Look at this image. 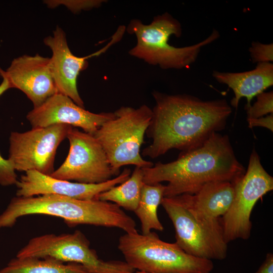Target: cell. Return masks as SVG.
Segmentation results:
<instances>
[{"label":"cell","instance_id":"obj_1","mask_svg":"<svg viewBox=\"0 0 273 273\" xmlns=\"http://www.w3.org/2000/svg\"><path fill=\"white\" fill-rule=\"evenodd\" d=\"M155 105L146 130L152 143L144 156L154 159L175 149H194L222 130L232 110L225 99L203 101L188 95L155 92Z\"/></svg>","mask_w":273,"mask_h":273},{"label":"cell","instance_id":"obj_2","mask_svg":"<svg viewBox=\"0 0 273 273\" xmlns=\"http://www.w3.org/2000/svg\"><path fill=\"white\" fill-rule=\"evenodd\" d=\"M145 184L167 181L164 197L194 194L214 181L235 183L245 172L237 159L227 135L212 134L200 146L181 152L171 162H158L142 168Z\"/></svg>","mask_w":273,"mask_h":273},{"label":"cell","instance_id":"obj_3","mask_svg":"<svg viewBox=\"0 0 273 273\" xmlns=\"http://www.w3.org/2000/svg\"><path fill=\"white\" fill-rule=\"evenodd\" d=\"M33 214L61 218L70 227L87 224L117 228L125 233H133L137 230L134 220L113 203L52 194L13 197L0 214V229L11 228L21 217Z\"/></svg>","mask_w":273,"mask_h":273},{"label":"cell","instance_id":"obj_4","mask_svg":"<svg viewBox=\"0 0 273 273\" xmlns=\"http://www.w3.org/2000/svg\"><path fill=\"white\" fill-rule=\"evenodd\" d=\"M127 30L135 34L137 39L136 46L129 52L130 55L165 69L190 66L195 62L203 47L219 37L218 32L214 30L199 43L182 48L172 46L168 42L169 37L171 35L180 37L182 30L180 23L168 13L157 16L149 25L132 20Z\"/></svg>","mask_w":273,"mask_h":273},{"label":"cell","instance_id":"obj_5","mask_svg":"<svg viewBox=\"0 0 273 273\" xmlns=\"http://www.w3.org/2000/svg\"><path fill=\"white\" fill-rule=\"evenodd\" d=\"M118 248L130 267L145 273H210L214 268L212 260L192 256L152 231L125 233L119 238Z\"/></svg>","mask_w":273,"mask_h":273},{"label":"cell","instance_id":"obj_6","mask_svg":"<svg viewBox=\"0 0 273 273\" xmlns=\"http://www.w3.org/2000/svg\"><path fill=\"white\" fill-rule=\"evenodd\" d=\"M114 114L93 134L104 149L112 169L118 175L123 166H153L154 164L144 159L140 154L152 109L146 105L138 108L121 107Z\"/></svg>","mask_w":273,"mask_h":273},{"label":"cell","instance_id":"obj_7","mask_svg":"<svg viewBox=\"0 0 273 273\" xmlns=\"http://www.w3.org/2000/svg\"><path fill=\"white\" fill-rule=\"evenodd\" d=\"M17 257L51 258L64 263L83 265L90 273H131L134 269L125 261H104L80 231L72 233L47 234L30 239Z\"/></svg>","mask_w":273,"mask_h":273},{"label":"cell","instance_id":"obj_8","mask_svg":"<svg viewBox=\"0 0 273 273\" xmlns=\"http://www.w3.org/2000/svg\"><path fill=\"white\" fill-rule=\"evenodd\" d=\"M273 190V177L262 166L254 149L245 173L234 183V196L220 222L224 241L247 240L251 235V215L257 202Z\"/></svg>","mask_w":273,"mask_h":273},{"label":"cell","instance_id":"obj_9","mask_svg":"<svg viewBox=\"0 0 273 273\" xmlns=\"http://www.w3.org/2000/svg\"><path fill=\"white\" fill-rule=\"evenodd\" d=\"M72 128L67 124H56L12 132L8 159L16 171L35 170L50 175L55 170L57 148Z\"/></svg>","mask_w":273,"mask_h":273},{"label":"cell","instance_id":"obj_10","mask_svg":"<svg viewBox=\"0 0 273 273\" xmlns=\"http://www.w3.org/2000/svg\"><path fill=\"white\" fill-rule=\"evenodd\" d=\"M161 204L174 228L175 243L185 252L211 260L226 258L228 244L222 234L198 221L187 208L182 195L164 197Z\"/></svg>","mask_w":273,"mask_h":273},{"label":"cell","instance_id":"obj_11","mask_svg":"<svg viewBox=\"0 0 273 273\" xmlns=\"http://www.w3.org/2000/svg\"><path fill=\"white\" fill-rule=\"evenodd\" d=\"M67 138L70 145L68 154L51 176L80 183L99 184L118 175L94 135L72 127Z\"/></svg>","mask_w":273,"mask_h":273},{"label":"cell","instance_id":"obj_12","mask_svg":"<svg viewBox=\"0 0 273 273\" xmlns=\"http://www.w3.org/2000/svg\"><path fill=\"white\" fill-rule=\"evenodd\" d=\"M123 32L121 29L118 30L111 40L97 52L84 57H78L69 49L64 31L57 26L53 35L46 37L43 41L52 51L51 68L58 93L68 97L77 105L84 108L77 88V79L80 72L87 67V59L104 53L120 40Z\"/></svg>","mask_w":273,"mask_h":273},{"label":"cell","instance_id":"obj_13","mask_svg":"<svg viewBox=\"0 0 273 273\" xmlns=\"http://www.w3.org/2000/svg\"><path fill=\"white\" fill-rule=\"evenodd\" d=\"M130 170L125 168L117 176L99 184H84L59 179L35 170L25 172L18 179L16 196L28 197L57 195L73 199L90 200L99 194L126 180Z\"/></svg>","mask_w":273,"mask_h":273},{"label":"cell","instance_id":"obj_14","mask_svg":"<svg viewBox=\"0 0 273 273\" xmlns=\"http://www.w3.org/2000/svg\"><path fill=\"white\" fill-rule=\"evenodd\" d=\"M114 112L94 113L77 105L72 99L60 93L48 98L33 108L26 115L32 128L56 124H67L82 128L93 134L102 124L111 119Z\"/></svg>","mask_w":273,"mask_h":273},{"label":"cell","instance_id":"obj_15","mask_svg":"<svg viewBox=\"0 0 273 273\" xmlns=\"http://www.w3.org/2000/svg\"><path fill=\"white\" fill-rule=\"evenodd\" d=\"M0 75L8 80L11 88L23 92L32 103L33 108L58 93L50 58L38 54L24 55L15 58L6 71L0 68Z\"/></svg>","mask_w":273,"mask_h":273},{"label":"cell","instance_id":"obj_16","mask_svg":"<svg viewBox=\"0 0 273 273\" xmlns=\"http://www.w3.org/2000/svg\"><path fill=\"white\" fill-rule=\"evenodd\" d=\"M234 183L211 182L194 194L182 195L187 208L198 221L222 235L220 220L232 203Z\"/></svg>","mask_w":273,"mask_h":273},{"label":"cell","instance_id":"obj_17","mask_svg":"<svg viewBox=\"0 0 273 273\" xmlns=\"http://www.w3.org/2000/svg\"><path fill=\"white\" fill-rule=\"evenodd\" d=\"M214 78L219 83L231 88L234 97L231 105L237 108L240 99H247L245 108L251 105L254 97L263 92L273 85V64L272 63H257L255 68L242 72H221L214 71Z\"/></svg>","mask_w":273,"mask_h":273},{"label":"cell","instance_id":"obj_18","mask_svg":"<svg viewBox=\"0 0 273 273\" xmlns=\"http://www.w3.org/2000/svg\"><path fill=\"white\" fill-rule=\"evenodd\" d=\"M0 273H90L83 265L64 263L51 258L17 257L11 259Z\"/></svg>","mask_w":273,"mask_h":273},{"label":"cell","instance_id":"obj_19","mask_svg":"<svg viewBox=\"0 0 273 273\" xmlns=\"http://www.w3.org/2000/svg\"><path fill=\"white\" fill-rule=\"evenodd\" d=\"M164 190L165 185L161 183H144L142 187L139 203L134 212L140 221L143 234H148L153 230H164L157 211L164 197Z\"/></svg>","mask_w":273,"mask_h":273},{"label":"cell","instance_id":"obj_20","mask_svg":"<svg viewBox=\"0 0 273 273\" xmlns=\"http://www.w3.org/2000/svg\"><path fill=\"white\" fill-rule=\"evenodd\" d=\"M142 168L135 166L129 177L122 183L99 194L97 199L113 203L126 210L134 211L144 184Z\"/></svg>","mask_w":273,"mask_h":273},{"label":"cell","instance_id":"obj_21","mask_svg":"<svg viewBox=\"0 0 273 273\" xmlns=\"http://www.w3.org/2000/svg\"><path fill=\"white\" fill-rule=\"evenodd\" d=\"M256 97V102L252 105L245 108L247 120L273 114V92H263Z\"/></svg>","mask_w":273,"mask_h":273},{"label":"cell","instance_id":"obj_22","mask_svg":"<svg viewBox=\"0 0 273 273\" xmlns=\"http://www.w3.org/2000/svg\"><path fill=\"white\" fill-rule=\"evenodd\" d=\"M249 51L253 63H271L273 61V44L253 42Z\"/></svg>","mask_w":273,"mask_h":273},{"label":"cell","instance_id":"obj_23","mask_svg":"<svg viewBox=\"0 0 273 273\" xmlns=\"http://www.w3.org/2000/svg\"><path fill=\"white\" fill-rule=\"evenodd\" d=\"M18 179L12 163L8 159L4 158L0 154V185L3 186L16 185Z\"/></svg>","mask_w":273,"mask_h":273},{"label":"cell","instance_id":"obj_24","mask_svg":"<svg viewBox=\"0 0 273 273\" xmlns=\"http://www.w3.org/2000/svg\"><path fill=\"white\" fill-rule=\"evenodd\" d=\"M45 3L50 8H55L60 5H64L71 11L76 12L99 6L100 1H45Z\"/></svg>","mask_w":273,"mask_h":273},{"label":"cell","instance_id":"obj_25","mask_svg":"<svg viewBox=\"0 0 273 273\" xmlns=\"http://www.w3.org/2000/svg\"><path fill=\"white\" fill-rule=\"evenodd\" d=\"M248 126L250 128L254 126H261L265 127L270 131H273V114L258 118L247 120Z\"/></svg>","mask_w":273,"mask_h":273},{"label":"cell","instance_id":"obj_26","mask_svg":"<svg viewBox=\"0 0 273 273\" xmlns=\"http://www.w3.org/2000/svg\"><path fill=\"white\" fill-rule=\"evenodd\" d=\"M254 273H273V254H266L265 259Z\"/></svg>","mask_w":273,"mask_h":273},{"label":"cell","instance_id":"obj_27","mask_svg":"<svg viewBox=\"0 0 273 273\" xmlns=\"http://www.w3.org/2000/svg\"><path fill=\"white\" fill-rule=\"evenodd\" d=\"M3 81L0 84V96L11 88L8 80L5 77H3Z\"/></svg>","mask_w":273,"mask_h":273},{"label":"cell","instance_id":"obj_28","mask_svg":"<svg viewBox=\"0 0 273 273\" xmlns=\"http://www.w3.org/2000/svg\"><path fill=\"white\" fill-rule=\"evenodd\" d=\"M131 273H145V272H141L139 271H134V272H132Z\"/></svg>","mask_w":273,"mask_h":273}]
</instances>
